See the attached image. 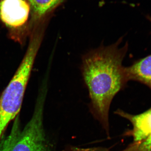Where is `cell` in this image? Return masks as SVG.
<instances>
[{
	"label": "cell",
	"mask_w": 151,
	"mask_h": 151,
	"mask_svg": "<svg viewBox=\"0 0 151 151\" xmlns=\"http://www.w3.org/2000/svg\"><path fill=\"white\" fill-rule=\"evenodd\" d=\"M123 38L108 46L100 45L82 57L81 72L89 92L90 111L108 135L112 100L129 81L122 64L129 44L120 47Z\"/></svg>",
	"instance_id": "6da1fadb"
},
{
	"label": "cell",
	"mask_w": 151,
	"mask_h": 151,
	"mask_svg": "<svg viewBox=\"0 0 151 151\" xmlns=\"http://www.w3.org/2000/svg\"><path fill=\"white\" fill-rule=\"evenodd\" d=\"M42 39L40 33L33 35L20 65L0 97V140L9 122L20 110Z\"/></svg>",
	"instance_id": "7a4b0ae2"
},
{
	"label": "cell",
	"mask_w": 151,
	"mask_h": 151,
	"mask_svg": "<svg viewBox=\"0 0 151 151\" xmlns=\"http://www.w3.org/2000/svg\"><path fill=\"white\" fill-rule=\"evenodd\" d=\"M44 97L38 101L30 120L23 129L19 116L9 134L0 140V151H52L43 124Z\"/></svg>",
	"instance_id": "3957f363"
},
{
	"label": "cell",
	"mask_w": 151,
	"mask_h": 151,
	"mask_svg": "<svg viewBox=\"0 0 151 151\" xmlns=\"http://www.w3.org/2000/svg\"><path fill=\"white\" fill-rule=\"evenodd\" d=\"M115 113L129 120L133 126L129 134L133 137V142L122 151H151V108L138 115L119 109Z\"/></svg>",
	"instance_id": "277c9868"
},
{
	"label": "cell",
	"mask_w": 151,
	"mask_h": 151,
	"mask_svg": "<svg viewBox=\"0 0 151 151\" xmlns=\"http://www.w3.org/2000/svg\"><path fill=\"white\" fill-rule=\"evenodd\" d=\"M30 7L26 0H2L0 19L7 27L19 28L27 22Z\"/></svg>",
	"instance_id": "5b68a950"
},
{
	"label": "cell",
	"mask_w": 151,
	"mask_h": 151,
	"mask_svg": "<svg viewBox=\"0 0 151 151\" xmlns=\"http://www.w3.org/2000/svg\"><path fill=\"white\" fill-rule=\"evenodd\" d=\"M125 71L128 81H137L151 90V54L135 60Z\"/></svg>",
	"instance_id": "8992f818"
},
{
	"label": "cell",
	"mask_w": 151,
	"mask_h": 151,
	"mask_svg": "<svg viewBox=\"0 0 151 151\" xmlns=\"http://www.w3.org/2000/svg\"><path fill=\"white\" fill-rule=\"evenodd\" d=\"M64 0H27L33 21H39L46 18Z\"/></svg>",
	"instance_id": "52a82bcc"
},
{
	"label": "cell",
	"mask_w": 151,
	"mask_h": 151,
	"mask_svg": "<svg viewBox=\"0 0 151 151\" xmlns=\"http://www.w3.org/2000/svg\"><path fill=\"white\" fill-rule=\"evenodd\" d=\"M146 17H147V19L151 22V17L150 16L147 15Z\"/></svg>",
	"instance_id": "ba28073f"
}]
</instances>
